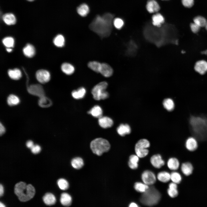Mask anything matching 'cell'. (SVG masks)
<instances>
[{"label":"cell","instance_id":"41","mask_svg":"<svg viewBox=\"0 0 207 207\" xmlns=\"http://www.w3.org/2000/svg\"><path fill=\"white\" fill-rule=\"evenodd\" d=\"M2 42L4 45L7 48L13 47L14 44V40L11 37H7L4 38Z\"/></svg>","mask_w":207,"mask_h":207},{"label":"cell","instance_id":"3","mask_svg":"<svg viewBox=\"0 0 207 207\" xmlns=\"http://www.w3.org/2000/svg\"><path fill=\"white\" fill-rule=\"evenodd\" d=\"M14 192L22 202H26L32 198L35 194V190L30 184L26 185L23 182L16 183L14 187Z\"/></svg>","mask_w":207,"mask_h":207},{"label":"cell","instance_id":"35","mask_svg":"<svg viewBox=\"0 0 207 207\" xmlns=\"http://www.w3.org/2000/svg\"><path fill=\"white\" fill-rule=\"evenodd\" d=\"M193 22L196 24L201 28L205 27L207 20L204 16L199 15L195 16L193 19Z\"/></svg>","mask_w":207,"mask_h":207},{"label":"cell","instance_id":"10","mask_svg":"<svg viewBox=\"0 0 207 207\" xmlns=\"http://www.w3.org/2000/svg\"><path fill=\"white\" fill-rule=\"evenodd\" d=\"M28 91L30 94L37 95L40 97L44 96V92L42 87L39 85H31L28 88Z\"/></svg>","mask_w":207,"mask_h":207},{"label":"cell","instance_id":"30","mask_svg":"<svg viewBox=\"0 0 207 207\" xmlns=\"http://www.w3.org/2000/svg\"><path fill=\"white\" fill-rule=\"evenodd\" d=\"M86 93L85 89L81 87L77 90H74L72 92V95L74 99H79L83 98L85 96Z\"/></svg>","mask_w":207,"mask_h":207},{"label":"cell","instance_id":"38","mask_svg":"<svg viewBox=\"0 0 207 207\" xmlns=\"http://www.w3.org/2000/svg\"><path fill=\"white\" fill-rule=\"evenodd\" d=\"M53 42L56 46L58 47H62L64 45V38L62 35L58 34L55 37L53 40Z\"/></svg>","mask_w":207,"mask_h":207},{"label":"cell","instance_id":"19","mask_svg":"<svg viewBox=\"0 0 207 207\" xmlns=\"http://www.w3.org/2000/svg\"><path fill=\"white\" fill-rule=\"evenodd\" d=\"M117 131L119 135L124 136L130 134L131 132V129L129 124H122L118 127Z\"/></svg>","mask_w":207,"mask_h":207},{"label":"cell","instance_id":"1","mask_svg":"<svg viewBox=\"0 0 207 207\" xmlns=\"http://www.w3.org/2000/svg\"><path fill=\"white\" fill-rule=\"evenodd\" d=\"M114 15L106 13L102 16L98 15L89 25L90 29L101 38L108 37L112 28Z\"/></svg>","mask_w":207,"mask_h":207},{"label":"cell","instance_id":"20","mask_svg":"<svg viewBox=\"0 0 207 207\" xmlns=\"http://www.w3.org/2000/svg\"><path fill=\"white\" fill-rule=\"evenodd\" d=\"M167 166L170 170L175 171L179 168L180 162L177 158L172 157L168 160L167 162Z\"/></svg>","mask_w":207,"mask_h":207},{"label":"cell","instance_id":"42","mask_svg":"<svg viewBox=\"0 0 207 207\" xmlns=\"http://www.w3.org/2000/svg\"><path fill=\"white\" fill-rule=\"evenodd\" d=\"M57 183L60 189L62 190L67 189L69 187V183L66 179L61 178L57 181Z\"/></svg>","mask_w":207,"mask_h":207},{"label":"cell","instance_id":"14","mask_svg":"<svg viewBox=\"0 0 207 207\" xmlns=\"http://www.w3.org/2000/svg\"><path fill=\"white\" fill-rule=\"evenodd\" d=\"M99 73L104 77H108L112 75L113 70L112 68L108 64L102 63L101 64Z\"/></svg>","mask_w":207,"mask_h":207},{"label":"cell","instance_id":"17","mask_svg":"<svg viewBox=\"0 0 207 207\" xmlns=\"http://www.w3.org/2000/svg\"><path fill=\"white\" fill-rule=\"evenodd\" d=\"M193 167L189 162H185L182 164L181 166V170L182 173L186 176L191 175L193 172Z\"/></svg>","mask_w":207,"mask_h":207},{"label":"cell","instance_id":"55","mask_svg":"<svg viewBox=\"0 0 207 207\" xmlns=\"http://www.w3.org/2000/svg\"><path fill=\"white\" fill-rule=\"evenodd\" d=\"M28 1H32L34 0H27Z\"/></svg>","mask_w":207,"mask_h":207},{"label":"cell","instance_id":"52","mask_svg":"<svg viewBox=\"0 0 207 207\" xmlns=\"http://www.w3.org/2000/svg\"><path fill=\"white\" fill-rule=\"evenodd\" d=\"M0 207H5V206L1 202H0Z\"/></svg>","mask_w":207,"mask_h":207},{"label":"cell","instance_id":"44","mask_svg":"<svg viewBox=\"0 0 207 207\" xmlns=\"http://www.w3.org/2000/svg\"><path fill=\"white\" fill-rule=\"evenodd\" d=\"M181 1L183 6L187 8L191 7L194 3V0H181Z\"/></svg>","mask_w":207,"mask_h":207},{"label":"cell","instance_id":"22","mask_svg":"<svg viewBox=\"0 0 207 207\" xmlns=\"http://www.w3.org/2000/svg\"><path fill=\"white\" fill-rule=\"evenodd\" d=\"M3 20L6 24L9 25L14 24L16 22L15 16L14 14L11 13L4 14L3 16Z\"/></svg>","mask_w":207,"mask_h":207},{"label":"cell","instance_id":"26","mask_svg":"<svg viewBox=\"0 0 207 207\" xmlns=\"http://www.w3.org/2000/svg\"><path fill=\"white\" fill-rule=\"evenodd\" d=\"M60 201L62 205L65 206H69L71 204L72 198L68 193H64L61 195Z\"/></svg>","mask_w":207,"mask_h":207},{"label":"cell","instance_id":"32","mask_svg":"<svg viewBox=\"0 0 207 207\" xmlns=\"http://www.w3.org/2000/svg\"><path fill=\"white\" fill-rule=\"evenodd\" d=\"M149 187L148 185L140 182H136L134 185L135 190L137 192L141 193L145 192Z\"/></svg>","mask_w":207,"mask_h":207},{"label":"cell","instance_id":"54","mask_svg":"<svg viewBox=\"0 0 207 207\" xmlns=\"http://www.w3.org/2000/svg\"><path fill=\"white\" fill-rule=\"evenodd\" d=\"M205 29H206V30H207V22L206 24L205 27Z\"/></svg>","mask_w":207,"mask_h":207},{"label":"cell","instance_id":"37","mask_svg":"<svg viewBox=\"0 0 207 207\" xmlns=\"http://www.w3.org/2000/svg\"><path fill=\"white\" fill-rule=\"evenodd\" d=\"M7 101L9 106H12L18 104L20 101L18 96L14 95L11 94L8 97Z\"/></svg>","mask_w":207,"mask_h":207},{"label":"cell","instance_id":"28","mask_svg":"<svg viewBox=\"0 0 207 207\" xmlns=\"http://www.w3.org/2000/svg\"><path fill=\"white\" fill-rule=\"evenodd\" d=\"M88 113L93 117L98 118L102 116L103 112L102 109L100 106L98 105L94 106L88 112Z\"/></svg>","mask_w":207,"mask_h":207},{"label":"cell","instance_id":"16","mask_svg":"<svg viewBox=\"0 0 207 207\" xmlns=\"http://www.w3.org/2000/svg\"><path fill=\"white\" fill-rule=\"evenodd\" d=\"M146 7L147 11L150 13L158 12L160 9L158 3L155 0H149L146 5Z\"/></svg>","mask_w":207,"mask_h":207},{"label":"cell","instance_id":"39","mask_svg":"<svg viewBox=\"0 0 207 207\" xmlns=\"http://www.w3.org/2000/svg\"><path fill=\"white\" fill-rule=\"evenodd\" d=\"M88 66L90 69L93 71L99 73L100 72L101 63L95 61H91L88 63Z\"/></svg>","mask_w":207,"mask_h":207},{"label":"cell","instance_id":"18","mask_svg":"<svg viewBox=\"0 0 207 207\" xmlns=\"http://www.w3.org/2000/svg\"><path fill=\"white\" fill-rule=\"evenodd\" d=\"M177 184L172 182L169 184L167 192L169 196L171 198H175L178 195Z\"/></svg>","mask_w":207,"mask_h":207},{"label":"cell","instance_id":"34","mask_svg":"<svg viewBox=\"0 0 207 207\" xmlns=\"http://www.w3.org/2000/svg\"><path fill=\"white\" fill-rule=\"evenodd\" d=\"M163 104L164 108L167 110L171 111L175 108V103L171 99L168 98L165 99L163 101Z\"/></svg>","mask_w":207,"mask_h":207},{"label":"cell","instance_id":"13","mask_svg":"<svg viewBox=\"0 0 207 207\" xmlns=\"http://www.w3.org/2000/svg\"><path fill=\"white\" fill-rule=\"evenodd\" d=\"M185 146L186 149L189 151H194L198 147L197 141L196 139L193 137H189L186 141Z\"/></svg>","mask_w":207,"mask_h":207},{"label":"cell","instance_id":"15","mask_svg":"<svg viewBox=\"0 0 207 207\" xmlns=\"http://www.w3.org/2000/svg\"><path fill=\"white\" fill-rule=\"evenodd\" d=\"M98 122L101 127L105 129L111 127L113 124L112 119L107 116H102L99 118Z\"/></svg>","mask_w":207,"mask_h":207},{"label":"cell","instance_id":"36","mask_svg":"<svg viewBox=\"0 0 207 207\" xmlns=\"http://www.w3.org/2000/svg\"><path fill=\"white\" fill-rule=\"evenodd\" d=\"M72 166L76 169L81 168L83 166L84 162L80 157H76L72 159L71 162Z\"/></svg>","mask_w":207,"mask_h":207},{"label":"cell","instance_id":"51","mask_svg":"<svg viewBox=\"0 0 207 207\" xmlns=\"http://www.w3.org/2000/svg\"><path fill=\"white\" fill-rule=\"evenodd\" d=\"M6 50L8 52H10L12 51V49L11 48H7Z\"/></svg>","mask_w":207,"mask_h":207},{"label":"cell","instance_id":"12","mask_svg":"<svg viewBox=\"0 0 207 207\" xmlns=\"http://www.w3.org/2000/svg\"><path fill=\"white\" fill-rule=\"evenodd\" d=\"M194 69L201 74H204L207 72V62L204 60L197 61L195 64Z\"/></svg>","mask_w":207,"mask_h":207},{"label":"cell","instance_id":"45","mask_svg":"<svg viewBox=\"0 0 207 207\" xmlns=\"http://www.w3.org/2000/svg\"><path fill=\"white\" fill-rule=\"evenodd\" d=\"M190 27L192 32L194 33H198L201 28L200 26L193 22L190 23Z\"/></svg>","mask_w":207,"mask_h":207},{"label":"cell","instance_id":"7","mask_svg":"<svg viewBox=\"0 0 207 207\" xmlns=\"http://www.w3.org/2000/svg\"><path fill=\"white\" fill-rule=\"evenodd\" d=\"M150 146V143L147 139H143L139 140L135 146V150L136 155L140 158L145 157L149 153L147 148Z\"/></svg>","mask_w":207,"mask_h":207},{"label":"cell","instance_id":"8","mask_svg":"<svg viewBox=\"0 0 207 207\" xmlns=\"http://www.w3.org/2000/svg\"><path fill=\"white\" fill-rule=\"evenodd\" d=\"M141 178L143 183L149 186L153 185L156 181L155 175L149 170L143 171L141 174Z\"/></svg>","mask_w":207,"mask_h":207},{"label":"cell","instance_id":"43","mask_svg":"<svg viewBox=\"0 0 207 207\" xmlns=\"http://www.w3.org/2000/svg\"><path fill=\"white\" fill-rule=\"evenodd\" d=\"M113 24L115 27L117 29H121L124 24V22L122 19L119 18H115L113 21Z\"/></svg>","mask_w":207,"mask_h":207},{"label":"cell","instance_id":"25","mask_svg":"<svg viewBox=\"0 0 207 207\" xmlns=\"http://www.w3.org/2000/svg\"><path fill=\"white\" fill-rule=\"evenodd\" d=\"M157 178L160 182H168L170 180V174L166 171H161L157 174Z\"/></svg>","mask_w":207,"mask_h":207},{"label":"cell","instance_id":"9","mask_svg":"<svg viewBox=\"0 0 207 207\" xmlns=\"http://www.w3.org/2000/svg\"><path fill=\"white\" fill-rule=\"evenodd\" d=\"M36 76L38 81L42 83L47 82L50 78L49 72L46 70L43 69L38 70L36 73Z\"/></svg>","mask_w":207,"mask_h":207},{"label":"cell","instance_id":"48","mask_svg":"<svg viewBox=\"0 0 207 207\" xmlns=\"http://www.w3.org/2000/svg\"><path fill=\"white\" fill-rule=\"evenodd\" d=\"M5 128L3 125L0 123V134L1 136L3 135L5 133Z\"/></svg>","mask_w":207,"mask_h":207},{"label":"cell","instance_id":"4","mask_svg":"<svg viewBox=\"0 0 207 207\" xmlns=\"http://www.w3.org/2000/svg\"><path fill=\"white\" fill-rule=\"evenodd\" d=\"M161 194L154 187L151 186L141 196L140 201L145 205L152 206L157 204L160 200Z\"/></svg>","mask_w":207,"mask_h":207},{"label":"cell","instance_id":"47","mask_svg":"<svg viewBox=\"0 0 207 207\" xmlns=\"http://www.w3.org/2000/svg\"><path fill=\"white\" fill-rule=\"evenodd\" d=\"M26 146L27 147L31 149L34 145L33 142L31 140L28 141L26 144Z\"/></svg>","mask_w":207,"mask_h":207},{"label":"cell","instance_id":"53","mask_svg":"<svg viewBox=\"0 0 207 207\" xmlns=\"http://www.w3.org/2000/svg\"><path fill=\"white\" fill-rule=\"evenodd\" d=\"M202 54H207V50H205L202 52Z\"/></svg>","mask_w":207,"mask_h":207},{"label":"cell","instance_id":"49","mask_svg":"<svg viewBox=\"0 0 207 207\" xmlns=\"http://www.w3.org/2000/svg\"><path fill=\"white\" fill-rule=\"evenodd\" d=\"M4 193V189L3 185L0 184V196H1L3 195Z\"/></svg>","mask_w":207,"mask_h":207},{"label":"cell","instance_id":"33","mask_svg":"<svg viewBox=\"0 0 207 207\" xmlns=\"http://www.w3.org/2000/svg\"><path fill=\"white\" fill-rule=\"evenodd\" d=\"M77 12L80 16H86L89 12V8L86 4L83 3L81 4L77 8Z\"/></svg>","mask_w":207,"mask_h":207},{"label":"cell","instance_id":"11","mask_svg":"<svg viewBox=\"0 0 207 207\" xmlns=\"http://www.w3.org/2000/svg\"><path fill=\"white\" fill-rule=\"evenodd\" d=\"M150 162L152 165L155 168H160L165 164V162L159 154L153 155L151 157Z\"/></svg>","mask_w":207,"mask_h":207},{"label":"cell","instance_id":"24","mask_svg":"<svg viewBox=\"0 0 207 207\" xmlns=\"http://www.w3.org/2000/svg\"><path fill=\"white\" fill-rule=\"evenodd\" d=\"M43 200L46 204L49 206L54 204L56 201L55 196L49 193H47L43 197Z\"/></svg>","mask_w":207,"mask_h":207},{"label":"cell","instance_id":"29","mask_svg":"<svg viewBox=\"0 0 207 207\" xmlns=\"http://www.w3.org/2000/svg\"><path fill=\"white\" fill-rule=\"evenodd\" d=\"M61 68L63 72L66 74L69 75L72 74L74 71V66L68 63H64L61 66Z\"/></svg>","mask_w":207,"mask_h":207},{"label":"cell","instance_id":"21","mask_svg":"<svg viewBox=\"0 0 207 207\" xmlns=\"http://www.w3.org/2000/svg\"><path fill=\"white\" fill-rule=\"evenodd\" d=\"M139 157L136 155H131L129 157L128 164L132 169H136L138 166V162Z\"/></svg>","mask_w":207,"mask_h":207},{"label":"cell","instance_id":"23","mask_svg":"<svg viewBox=\"0 0 207 207\" xmlns=\"http://www.w3.org/2000/svg\"><path fill=\"white\" fill-rule=\"evenodd\" d=\"M152 19L153 25L158 27L160 26L164 21V19L163 16L159 13L154 15Z\"/></svg>","mask_w":207,"mask_h":207},{"label":"cell","instance_id":"31","mask_svg":"<svg viewBox=\"0 0 207 207\" xmlns=\"http://www.w3.org/2000/svg\"><path fill=\"white\" fill-rule=\"evenodd\" d=\"M8 73L9 77L12 79L17 80L20 78L22 73L20 70L18 68L13 70H9Z\"/></svg>","mask_w":207,"mask_h":207},{"label":"cell","instance_id":"2","mask_svg":"<svg viewBox=\"0 0 207 207\" xmlns=\"http://www.w3.org/2000/svg\"><path fill=\"white\" fill-rule=\"evenodd\" d=\"M191 131L193 135L200 139L207 138V118L191 116L189 119Z\"/></svg>","mask_w":207,"mask_h":207},{"label":"cell","instance_id":"27","mask_svg":"<svg viewBox=\"0 0 207 207\" xmlns=\"http://www.w3.org/2000/svg\"><path fill=\"white\" fill-rule=\"evenodd\" d=\"M23 52L27 57H33L35 53L34 47L32 45L28 44L24 48Z\"/></svg>","mask_w":207,"mask_h":207},{"label":"cell","instance_id":"50","mask_svg":"<svg viewBox=\"0 0 207 207\" xmlns=\"http://www.w3.org/2000/svg\"><path fill=\"white\" fill-rule=\"evenodd\" d=\"M138 206L137 205V204L134 202L131 203L129 205V207H136Z\"/></svg>","mask_w":207,"mask_h":207},{"label":"cell","instance_id":"5","mask_svg":"<svg viewBox=\"0 0 207 207\" xmlns=\"http://www.w3.org/2000/svg\"><path fill=\"white\" fill-rule=\"evenodd\" d=\"M110 147L109 142L106 139L101 138H96L90 143V147L92 152L99 156L108 151Z\"/></svg>","mask_w":207,"mask_h":207},{"label":"cell","instance_id":"6","mask_svg":"<svg viewBox=\"0 0 207 207\" xmlns=\"http://www.w3.org/2000/svg\"><path fill=\"white\" fill-rule=\"evenodd\" d=\"M105 81L101 82L95 85L93 88L91 93L94 99L97 100L105 99L109 97L108 93L105 90L108 86Z\"/></svg>","mask_w":207,"mask_h":207},{"label":"cell","instance_id":"40","mask_svg":"<svg viewBox=\"0 0 207 207\" xmlns=\"http://www.w3.org/2000/svg\"><path fill=\"white\" fill-rule=\"evenodd\" d=\"M182 180L181 175L176 171H173L170 173V180L177 184L180 183Z\"/></svg>","mask_w":207,"mask_h":207},{"label":"cell","instance_id":"46","mask_svg":"<svg viewBox=\"0 0 207 207\" xmlns=\"http://www.w3.org/2000/svg\"><path fill=\"white\" fill-rule=\"evenodd\" d=\"M32 152L34 154H37L40 152L41 149L40 146L38 145H34L31 149Z\"/></svg>","mask_w":207,"mask_h":207}]
</instances>
